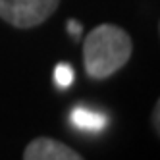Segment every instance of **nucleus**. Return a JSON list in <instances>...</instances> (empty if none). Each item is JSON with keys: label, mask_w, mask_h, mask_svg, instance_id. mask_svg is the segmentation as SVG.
<instances>
[{"label": "nucleus", "mask_w": 160, "mask_h": 160, "mask_svg": "<svg viewBox=\"0 0 160 160\" xmlns=\"http://www.w3.org/2000/svg\"><path fill=\"white\" fill-rule=\"evenodd\" d=\"M133 54V39L114 23H100L83 41L85 73L93 79H106L120 72Z\"/></svg>", "instance_id": "f257e3e1"}, {"label": "nucleus", "mask_w": 160, "mask_h": 160, "mask_svg": "<svg viewBox=\"0 0 160 160\" xmlns=\"http://www.w3.org/2000/svg\"><path fill=\"white\" fill-rule=\"evenodd\" d=\"M60 6V0H0V19L16 29L44 23Z\"/></svg>", "instance_id": "f03ea898"}, {"label": "nucleus", "mask_w": 160, "mask_h": 160, "mask_svg": "<svg viewBox=\"0 0 160 160\" xmlns=\"http://www.w3.org/2000/svg\"><path fill=\"white\" fill-rule=\"evenodd\" d=\"M83 156L72 147L52 137H35L23 148V160H81Z\"/></svg>", "instance_id": "7ed1b4c3"}, {"label": "nucleus", "mask_w": 160, "mask_h": 160, "mask_svg": "<svg viewBox=\"0 0 160 160\" xmlns=\"http://www.w3.org/2000/svg\"><path fill=\"white\" fill-rule=\"evenodd\" d=\"M72 120L77 128L87 129V131H98L106 125V118L102 116V114L91 112V110H85V108H75L73 114H72Z\"/></svg>", "instance_id": "20e7f679"}, {"label": "nucleus", "mask_w": 160, "mask_h": 160, "mask_svg": "<svg viewBox=\"0 0 160 160\" xmlns=\"http://www.w3.org/2000/svg\"><path fill=\"white\" fill-rule=\"evenodd\" d=\"M54 77H56V83L60 87H70L73 83V70L68 64H60L54 70Z\"/></svg>", "instance_id": "39448f33"}, {"label": "nucleus", "mask_w": 160, "mask_h": 160, "mask_svg": "<svg viewBox=\"0 0 160 160\" xmlns=\"http://www.w3.org/2000/svg\"><path fill=\"white\" fill-rule=\"evenodd\" d=\"M158 110H160V102H156V106H154V129L160 131V123H158Z\"/></svg>", "instance_id": "423d86ee"}, {"label": "nucleus", "mask_w": 160, "mask_h": 160, "mask_svg": "<svg viewBox=\"0 0 160 160\" xmlns=\"http://www.w3.org/2000/svg\"><path fill=\"white\" fill-rule=\"evenodd\" d=\"M70 27H72L70 31L73 33V35H75V37L79 35V33H81V25H79V23H73V21H70Z\"/></svg>", "instance_id": "0eeeda50"}]
</instances>
